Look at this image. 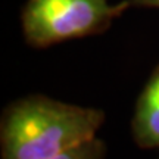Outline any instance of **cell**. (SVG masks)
I'll return each mask as SVG.
<instances>
[{
  "label": "cell",
  "instance_id": "7a4b0ae2",
  "mask_svg": "<svg viewBox=\"0 0 159 159\" xmlns=\"http://www.w3.org/2000/svg\"><path fill=\"white\" fill-rule=\"evenodd\" d=\"M130 6L127 0H28L21 24L24 37L33 47L43 49L68 40L100 34Z\"/></svg>",
  "mask_w": 159,
  "mask_h": 159
},
{
  "label": "cell",
  "instance_id": "6da1fadb",
  "mask_svg": "<svg viewBox=\"0 0 159 159\" xmlns=\"http://www.w3.org/2000/svg\"><path fill=\"white\" fill-rule=\"evenodd\" d=\"M103 111L44 94L7 105L0 121L2 159H49L97 137Z\"/></svg>",
  "mask_w": 159,
  "mask_h": 159
},
{
  "label": "cell",
  "instance_id": "3957f363",
  "mask_svg": "<svg viewBox=\"0 0 159 159\" xmlns=\"http://www.w3.org/2000/svg\"><path fill=\"white\" fill-rule=\"evenodd\" d=\"M131 130L139 148L159 149V63L137 97Z\"/></svg>",
  "mask_w": 159,
  "mask_h": 159
},
{
  "label": "cell",
  "instance_id": "277c9868",
  "mask_svg": "<svg viewBox=\"0 0 159 159\" xmlns=\"http://www.w3.org/2000/svg\"><path fill=\"white\" fill-rule=\"evenodd\" d=\"M105 153H106V146L103 140H100L99 137H94L89 142L78 144L66 152H62L49 159H103Z\"/></svg>",
  "mask_w": 159,
  "mask_h": 159
},
{
  "label": "cell",
  "instance_id": "5b68a950",
  "mask_svg": "<svg viewBox=\"0 0 159 159\" xmlns=\"http://www.w3.org/2000/svg\"><path fill=\"white\" fill-rule=\"evenodd\" d=\"M130 7H156L159 9V0H127Z\"/></svg>",
  "mask_w": 159,
  "mask_h": 159
}]
</instances>
